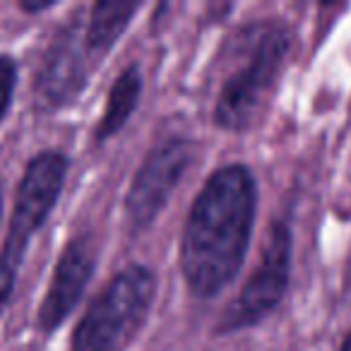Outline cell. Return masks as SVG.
Listing matches in <instances>:
<instances>
[{
	"mask_svg": "<svg viewBox=\"0 0 351 351\" xmlns=\"http://www.w3.org/2000/svg\"><path fill=\"white\" fill-rule=\"evenodd\" d=\"M137 8V3H97L92 8V17L84 27V44L92 58H101L116 44Z\"/></svg>",
	"mask_w": 351,
	"mask_h": 351,
	"instance_id": "cell-9",
	"label": "cell"
},
{
	"mask_svg": "<svg viewBox=\"0 0 351 351\" xmlns=\"http://www.w3.org/2000/svg\"><path fill=\"white\" fill-rule=\"evenodd\" d=\"M289 267H291V234L284 224H274L253 274L219 320V330H243L269 315L287 291Z\"/></svg>",
	"mask_w": 351,
	"mask_h": 351,
	"instance_id": "cell-5",
	"label": "cell"
},
{
	"mask_svg": "<svg viewBox=\"0 0 351 351\" xmlns=\"http://www.w3.org/2000/svg\"><path fill=\"white\" fill-rule=\"evenodd\" d=\"M156 279L142 265L125 267L101 289L73 335L70 351H123L147 322Z\"/></svg>",
	"mask_w": 351,
	"mask_h": 351,
	"instance_id": "cell-3",
	"label": "cell"
},
{
	"mask_svg": "<svg viewBox=\"0 0 351 351\" xmlns=\"http://www.w3.org/2000/svg\"><path fill=\"white\" fill-rule=\"evenodd\" d=\"M0 210H3V195H0Z\"/></svg>",
	"mask_w": 351,
	"mask_h": 351,
	"instance_id": "cell-15",
	"label": "cell"
},
{
	"mask_svg": "<svg viewBox=\"0 0 351 351\" xmlns=\"http://www.w3.org/2000/svg\"><path fill=\"white\" fill-rule=\"evenodd\" d=\"M289 32L279 22H265L248 32L243 60L224 80L215 104V121L219 128L241 132L263 113L269 94L277 87L289 56Z\"/></svg>",
	"mask_w": 351,
	"mask_h": 351,
	"instance_id": "cell-2",
	"label": "cell"
},
{
	"mask_svg": "<svg viewBox=\"0 0 351 351\" xmlns=\"http://www.w3.org/2000/svg\"><path fill=\"white\" fill-rule=\"evenodd\" d=\"M17 82V65L8 56H0V121L5 118L8 108L12 101V92H15Z\"/></svg>",
	"mask_w": 351,
	"mask_h": 351,
	"instance_id": "cell-11",
	"label": "cell"
},
{
	"mask_svg": "<svg viewBox=\"0 0 351 351\" xmlns=\"http://www.w3.org/2000/svg\"><path fill=\"white\" fill-rule=\"evenodd\" d=\"M20 8L25 12H29V15H34V12H44L49 8H53V0H46V3H27V0H22Z\"/></svg>",
	"mask_w": 351,
	"mask_h": 351,
	"instance_id": "cell-13",
	"label": "cell"
},
{
	"mask_svg": "<svg viewBox=\"0 0 351 351\" xmlns=\"http://www.w3.org/2000/svg\"><path fill=\"white\" fill-rule=\"evenodd\" d=\"M258 188L243 164L221 166L207 178L181 236V272L200 298L221 293L243 267L255 224Z\"/></svg>",
	"mask_w": 351,
	"mask_h": 351,
	"instance_id": "cell-1",
	"label": "cell"
},
{
	"mask_svg": "<svg viewBox=\"0 0 351 351\" xmlns=\"http://www.w3.org/2000/svg\"><path fill=\"white\" fill-rule=\"evenodd\" d=\"M94 274V253L87 241H73L58 258L49 291L41 301L39 327L53 332L73 313Z\"/></svg>",
	"mask_w": 351,
	"mask_h": 351,
	"instance_id": "cell-8",
	"label": "cell"
},
{
	"mask_svg": "<svg viewBox=\"0 0 351 351\" xmlns=\"http://www.w3.org/2000/svg\"><path fill=\"white\" fill-rule=\"evenodd\" d=\"M65 173H68V159L60 152H41L27 164L17 188L15 210L0 253V265L20 272L32 236L44 226L58 202Z\"/></svg>",
	"mask_w": 351,
	"mask_h": 351,
	"instance_id": "cell-4",
	"label": "cell"
},
{
	"mask_svg": "<svg viewBox=\"0 0 351 351\" xmlns=\"http://www.w3.org/2000/svg\"><path fill=\"white\" fill-rule=\"evenodd\" d=\"M191 159L193 145L183 137L161 142L147 154L125 197V215L132 229L142 231L156 219L173 188L181 181Z\"/></svg>",
	"mask_w": 351,
	"mask_h": 351,
	"instance_id": "cell-6",
	"label": "cell"
},
{
	"mask_svg": "<svg viewBox=\"0 0 351 351\" xmlns=\"http://www.w3.org/2000/svg\"><path fill=\"white\" fill-rule=\"evenodd\" d=\"M89 58L92 56L84 44V29L77 22H70L68 29H63V34L51 44L41 65L36 80L41 101L49 106H63L77 97L87 80Z\"/></svg>",
	"mask_w": 351,
	"mask_h": 351,
	"instance_id": "cell-7",
	"label": "cell"
},
{
	"mask_svg": "<svg viewBox=\"0 0 351 351\" xmlns=\"http://www.w3.org/2000/svg\"><path fill=\"white\" fill-rule=\"evenodd\" d=\"M140 92H142L140 70H137L135 65H130V68L123 70L121 77H118L116 84L111 87L106 108H104V116H101L99 128H97L99 140H106V137L116 135V132L125 125L128 118H130V113L135 111Z\"/></svg>",
	"mask_w": 351,
	"mask_h": 351,
	"instance_id": "cell-10",
	"label": "cell"
},
{
	"mask_svg": "<svg viewBox=\"0 0 351 351\" xmlns=\"http://www.w3.org/2000/svg\"><path fill=\"white\" fill-rule=\"evenodd\" d=\"M15 282H17V272H10V269L0 267V315H3L8 301H10L12 289H15Z\"/></svg>",
	"mask_w": 351,
	"mask_h": 351,
	"instance_id": "cell-12",
	"label": "cell"
},
{
	"mask_svg": "<svg viewBox=\"0 0 351 351\" xmlns=\"http://www.w3.org/2000/svg\"><path fill=\"white\" fill-rule=\"evenodd\" d=\"M341 351H351V332H349V335H346L344 344H341Z\"/></svg>",
	"mask_w": 351,
	"mask_h": 351,
	"instance_id": "cell-14",
	"label": "cell"
}]
</instances>
